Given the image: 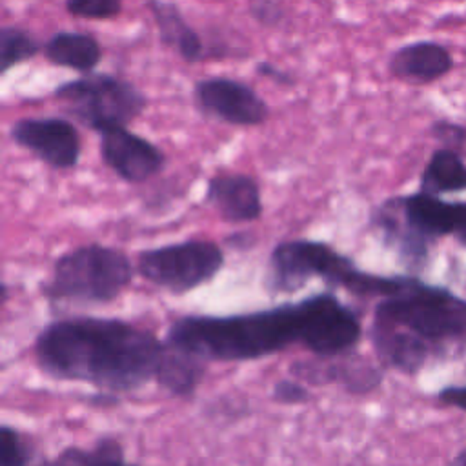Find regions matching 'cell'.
<instances>
[{
  "label": "cell",
  "mask_w": 466,
  "mask_h": 466,
  "mask_svg": "<svg viewBox=\"0 0 466 466\" xmlns=\"http://www.w3.org/2000/svg\"><path fill=\"white\" fill-rule=\"evenodd\" d=\"M35 448L15 426H0V466H31Z\"/></svg>",
  "instance_id": "obj_21"
},
{
  "label": "cell",
  "mask_w": 466,
  "mask_h": 466,
  "mask_svg": "<svg viewBox=\"0 0 466 466\" xmlns=\"http://www.w3.org/2000/svg\"><path fill=\"white\" fill-rule=\"evenodd\" d=\"M255 69H257L258 75H262V76H266V78H269V80H273V82H277V84H282V86H291V84H293V78H291L289 73H284V71L277 69V67H275L273 64H269V62H258V64L255 66Z\"/></svg>",
  "instance_id": "obj_27"
},
{
  "label": "cell",
  "mask_w": 466,
  "mask_h": 466,
  "mask_svg": "<svg viewBox=\"0 0 466 466\" xmlns=\"http://www.w3.org/2000/svg\"><path fill=\"white\" fill-rule=\"evenodd\" d=\"M55 96L84 126L100 131L107 126H127L146 107V96L131 82L106 75L87 73L82 78L56 86Z\"/></svg>",
  "instance_id": "obj_7"
},
{
  "label": "cell",
  "mask_w": 466,
  "mask_h": 466,
  "mask_svg": "<svg viewBox=\"0 0 466 466\" xmlns=\"http://www.w3.org/2000/svg\"><path fill=\"white\" fill-rule=\"evenodd\" d=\"M431 135L433 138H437L444 147L448 149H453L455 147H461L466 144V127L464 126H459L455 122H450V120H437L433 126H431Z\"/></svg>",
  "instance_id": "obj_24"
},
{
  "label": "cell",
  "mask_w": 466,
  "mask_h": 466,
  "mask_svg": "<svg viewBox=\"0 0 466 466\" xmlns=\"http://www.w3.org/2000/svg\"><path fill=\"white\" fill-rule=\"evenodd\" d=\"M193 98L204 115L231 126H258L269 115L266 100L253 87L233 78L198 80Z\"/></svg>",
  "instance_id": "obj_8"
},
{
  "label": "cell",
  "mask_w": 466,
  "mask_h": 466,
  "mask_svg": "<svg viewBox=\"0 0 466 466\" xmlns=\"http://www.w3.org/2000/svg\"><path fill=\"white\" fill-rule=\"evenodd\" d=\"M251 11H253V16L257 20H260L262 24H268V25H273L282 15L279 5L273 0H257L253 4Z\"/></svg>",
  "instance_id": "obj_25"
},
{
  "label": "cell",
  "mask_w": 466,
  "mask_h": 466,
  "mask_svg": "<svg viewBox=\"0 0 466 466\" xmlns=\"http://www.w3.org/2000/svg\"><path fill=\"white\" fill-rule=\"evenodd\" d=\"M455 240L466 248V204L462 206V213H461V218H459V224H457V229L453 233Z\"/></svg>",
  "instance_id": "obj_28"
},
{
  "label": "cell",
  "mask_w": 466,
  "mask_h": 466,
  "mask_svg": "<svg viewBox=\"0 0 466 466\" xmlns=\"http://www.w3.org/2000/svg\"><path fill=\"white\" fill-rule=\"evenodd\" d=\"M309 386L295 377L275 382L271 390V399L279 404H304L309 400Z\"/></svg>",
  "instance_id": "obj_23"
},
{
  "label": "cell",
  "mask_w": 466,
  "mask_h": 466,
  "mask_svg": "<svg viewBox=\"0 0 466 466\" xmlns=\"http://www.w3.org/2000/svg\"><path fill=\"white\" fill-rule=\"evenodd\" d=\"M38 40L25 29L4 25L0 29V73L5 75L11 67L38 55Z\"/></svg>",
  "instance_id": "obj_20"
},
{
  "label": "cell",
  "mask_w": 466,
  "mask_h": 466,
  "mask_svg": "<svg viewBox=\"0 0 466 466\" xmlns=\"http://www.w3.org/2000/svg\"><path fill=\"white\" fill-rule=\"evenodd\" d=\"M453 66L450 51L437 42H413L390 58V71L406 82L426 84L444 76Z\"/></svg>",
  "instance_id": "obj_14"
},
{
  "label": "cell",
  "mask_w": 466,
  "mask_h": 466,
  "mask_svg": "<svg viewBox=\"0 0 466 466\" xmlns=\"http://www.w3.org/2000/svg\"><path fill=\"white\" fill-rule=\"evenodd\" d=\"M204 373V360L167 344V351L158 368L155 382L173 397H189L202 382Z\"/></svg>",
  "instance_id": "obj_17"
},
{
  "label": "cell",
  "mask_w": 466,
  "mask_h": 466,
  "mask_svg": "<svg viewBox=\"0 0 466 466\" xmlns=\"http://www.w3.org/2000/svg\"><path fill=\"white\" fill-rule=\"evenodd\" d=\"M439 400L448 406H455L466 411V386H448L439 391Z\"/></svg>",
  "instance_id": "obj_26"
},
{
  "label": "cell",
  "mask_w": 466,
  "mask_h": 466,
  "mask_svg": "<svg viewBox=\"0 0 466 466\" xmlns=\"http://www.w3.org/2000/svg\"><path fill=\"white\" fill-rule=\"evenodd\" d=\"M224 264L226 255L217 242L189 238L140 251L135 268L153 286L184 295L213 280Z\"/></svg>",
  "instance_id": "obj_6"
},
{
  "label": "cell",
  "mask_w": 466,
  "mask_h": 466,
  "mask_svg": "<svg viewBox=\"0 0 466 466\" xmlns=\"http://www.w3.org/2000/svg\"><path fill=\"white\" fill-rule=\"evenodd\" d=\"M360 317L333 293L233 315H184L171 322L166 342L204 362L257 360L300 344L313 357L353 351Z\"/></svg>",
  "instance_id": "obj_1"
},
{
  "label": "cell",
  "mask_w": 466,
  "mask_h": 466,
  "mask_svg": "<svg viewBox=\"0 0 466 466\" xmlns=\"http://www.w3.org/2000/svg\"><path fill=\"white\" fill-rule=\"evenodd\" d=\"M42 466H138L127 462L122 444L116 439L102 437L91 448L67 446Z\"/></svg>",
  "instance_id": "obj_19"
},
{
  "label": "cell",
  "mask_w": 466,
  "mask_h": 466,
  "mask_svg": "<svg viewBox=\"0 0 466 466\" xmlns=\"http://www.w3.org/2000/svg\"><path fill=\"white\" fill-rule=\"evenodd\" d=\"M98 135L104 164L126 182H146L166 166L164 153L126 126H107Z\"/></svg>",
  "instance_id": "obj_10"
},
{
  "label": "cell",
  "mask_w": 466,
  "mask_h": 466,
  "mask_svg": "<svg viewBox=\"0 0 466 466\" xmlns=\"http://www.w3.org/2000/svg\"><path fill=\"white\" fill-rule=\"evenodd\" d=\"M66 9L73 16L107 20L122 11V0H66Z\"/></svg>",
  "instance_id": "obj_22"
},
{
  "label": "cell",
  "mask_w": 466,
  "mask_h": 466,
  "mask_svg": "<svg viewBox=\"0 0 466 466\" xmlns=\"http://www.w3.org/2000/svg\"><path fill=\"white\" fill-rule=\"evenodd\" d=\"M311 279H320L326 286L346 289L359 299L390 297L406 282V277L362 271L351 257L320 240H282L271 249L266 273V286L271 293H297Z\"/></svg>",
  "instance_id": "obj_3"
},
{
  "label": "cell",
  "mask_w": 466,
  "mask_h": 466,
  "mask_svg": "<svg viewBox=\"0 0 466 466\" xmlns=\"http://www.w3.org/2000/svg\"><path fill=\"white\" fill-rule=\"evenodd\" d=\"M135 269L120 248L96 242L82 244L53 262L42 293L49 302L58 304H109L131 284Z\"/></svg>",
  "instance_id": "obj_4"
},
{
  "label": "cell",
  "mask_w": 466,
  "mask_h": 466,
  "mask_svg": "<svg viewBox=\"0 0 466 466\" xmlns=\"http://www.w3.org/2000/svg\"><path fill=\"white\" fill-rule=\"evenodd\" d=\"M204 200L229 224L255 222L262 215L260 187L246 173H220L211 177Z\"/></svg>",
  "instance_id": "obj_12"
},
{
  "label": "cell",
  "mask_w": 466,
  "mask_h": 466,
  "mask_svg": "<svg viewBox=\"0 0 466 466\" xmlns=\"http://www.w3.org/2000/svg\"><path fill=\"white\" fill-rule=\"evenodd\" d=\"M373 320L411 331L430 344L442 342L466 331V299L408 277L397 293L379 299Z\"/></svg>",
  "instance_id": "obj_5"
},
{
  "label": "cell",
  "mask_w": 466,
  "mask_h": 466,
  "mask_svg": "<svg viewBox=\"0 0 466 466\" xmlns=\"http://www.w3.org/2000/svg\"><path fill=\"white\" fill-rule=\"evenodd\" d=\"M466 189V166L457 151L437 149L420 177V191L430 195Z\"/></svg>",
  "instance_id": "obj_18"
},
{
  "label": "cell",
  "mask_w": 466,
  "mask_h": 466,
  "mask_svg": "<svg viewBox=\"0 0 466 466\" xmlns=\"http://www.w3.org/2000/svg\"><path fill=\"white\" fill-rule=\"evenodd\" d=\"M166 351L167 342L153 331L106 317L56 319L33 342L35 362L47 377L111 393L155 380Z\"/></svg>",
  "instance_id": "obj_2"
},
{
  "label": "cell",
  "mask_w": 466,
  "mask_h": 466,
  "mask_svg": "<svg viewBox=\"0 0 466 466\" xmlns=\"http://www.w3.org/2000/svg\"><path fill=\"white\" fill-rule=\"evenodd\" d=\"M147 5L157 22L160 40L166 46L177 49V53L187 62H197L204 56V44L198 33L184 20L177 4L166 0H149Z\"/></svg>",
  "instance_id": "obj_15"
},
{
  "label": "cell",
  "mask_w": 466,
  "mask_h": 466,
  "mask_svg": "<svg viewBox=\"0 0 466 466\" xmlns=\"http://www.w3.org/2000/svg\"><path fill=\"white\" fill-rule=\"evenodd\" d=\"M370 339L377 359L386 368L406 375H415L430 357V342L397 326L373 320Z\"/></svg>",
  "instance_id": "obj_13"
},
{
  "label": "cell",
  "mask_w": 466,
  "mask_h": 466,
  "mask_svg": "<svg viewBox=\"0 0 466 466\" xmlns=\"http://www.w3.org/2000/svg\"><path fill=\"white\" fill-rule=\"evenodd\" d=\"M11 138L55 169H73L80 160V135L60 116L20 118L11 127Z\"/></svg>",
  "instance_id": "obj_9"
},
{
  "label": "cell",
  "mask_w": 466,
  "mask_h": 466,
  "mask_svg": "<svg viewBox=\"0 0 466 466\" xmlns=\"http://www.w3.org/2000/svg\"><path fill=\"white\" fill-rule=\"evenodd\" d=\"M44 55L55 66L89 73L98 66L102 58V49L96 38H93L91 35L60 31L46 42Z\"/></svg>",
  "instance_id": "obj_16"
},
{
  "label": "cell",
  "mask_w": 466,
  "mask_h": 466,
  "mask_svg": "<svg viewBox=\"0 0 466 466\" xmlns=\"http://www.w3.org/2000/svg\"><path fill=\"white\" fill-rule=\"evenodd\" d=\"M451 466H466V450H462L455 455V459L451 461Z\"/></svg>",
  "instance_id": "obj_29"
},
{
  "label": "cell",
  "mask_w": 466,
  "mask_h": 466,
  "mask_svg": "<svg viewBox=\"0 0 466 466\" xmlns=\"http://www.w3.org/2000/svg\"><path fill=\"white\" fill-rule=\"evenodd\" d=\"M291 377L306 382L308 386L339 384L346 391L364 395L373 391L380 380L382 371L362 357L346 353L339 357H315L309 360H295L289 366Z\"/></svg>",
  "instance_id": "obj_11"
}]
</instances>
